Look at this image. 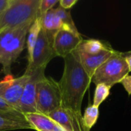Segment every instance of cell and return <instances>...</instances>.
I'll return each instance as SVG.
<instances>
[{
    "label": "cell",
    "instance_id": "obj_5",
    "mask_svg": "<svg viewBox=\"0 0 131 131\" xmlns=\"http://www.w3.org/2000/svg\"><path fill=\"white\" fill-rule=\"evenodd\" d=\"M53 37L41 27L25 73L30 74L37 71H45L48 63L56 57L53 49Z\"/></svg>",
    "mask_w": 131,
    "mask_h": 131
},
{
    "label": "cell",
    "instance_id": "obj_2",
    "mask_svg": "<svg viewBox=\"0 0 131 131\" xmlns=\"http://www.w3.org/2000/svg\"><path fill=\"white\" fill-rule=\"evenodd\" d=\"M41 0H10L7 8L0 14V31L16 27L39 17Z\"/></svg>",
    "mask_w": 131,
    "mask_h": 131
},
{
    "label": "cell",
    "instance_id": "obj_4",
    "mask_svg": "<svg viewBox=\"0 0 131 131\" xmlns=\"http://www.w3.org/2000/svg\"><path fill=\"white\" fill-rule=\"evenodd\" d=\"M38 113L49 115L61 107V96L58 82L51 77H43L36 84Z\"/></svg>",
    "mask_w": 131,
    "mask_h": 131
},
{
    "label": "cell",
    "instance_id": "obj_9",
    "mask_svg": "<svg viewBox=\"0 0 131 131\" xmlns=\"http://www.w3.org/2000/svg\"><path fill=\"white\" fill-rule=\"evenodd\" d=\"M30 79L27 82L20 99L18 110L21 113H38L36 104V84L37 82L45 77V71H37L30 73Z\"/></svg>",
    "mask_w": 131,
    "mask_h": 131
},
{
    "label": "cell",
    "instance_id": "obj_1",
    "mask_svg": "<svg viewBox=\"0 0 131 131\" xmlns=\"http://www.w3.org/2000/svg\"><path fill=\"white\" fill-rule=\"evenodd\" d=\"M64 72L58 82L61 107L82 116L81 105L91 83V77L81 65L77 49L64 57Z\"/></svg>",
    "mask_w": 131,
    "mask_h": 131
},
{
    "label": "cell",
    "instance_id": "obj_14",
    "mask_svg": "<svg viewBox=\"0 0 131 131\" xmlns=\"http://www.w3.org/2000/svg\"><path fill=\"white\" fill-rule=\"evenodd\" d=\"M41 27L49 34L54 36V33L58 30L66 29L64 23L55 12L54 8H51L43 14L40 18Z\"/></svg>",
    "mask_w": 131,
    "mask_h": 131
},
{
    "label": "cell",
    "instance_id": "obj_22",
    "mask_svg": "<svg viewBox=\"0 0 131 131\" xmlns=\"http://www.w3.org/2000/svg\"><path fill=\"white\" fill-rule=\"evenodd\" d=\"M121 83L123 85V86L124 87L125 90L127 92L128 95H129V96H130L131 95V76L128 75V76H127L126 77H124V78L121 80Z\"/></svg>",
    "mask_w": 131,
    "mask_h": 131
},
{
    "label": "cell",
    "instance_id": "obj_21",
    "mask_svg": "<svg viewBox=\"0 0 131 131\" xmlns=\"http://www.w3.org/2000/svg\"><path fill=\"white\" fill-rule=\"evenodd\" d=\"M58 2H60V0H41L38 18H40L48 10L53 8V6L55 5V4H57Z\"/></svg>",
    "mask_w": 131,
    "mask_h": 131
},
{
    "label": "cell",
    "instance_id": "obj_7",
    "mask_svg": "<svg viewBox=\"0 0 131 131\" xmlns=\"http://www.w3.org/2000/svg\"><path fill=\"white\" fill-rule=\"evenodd\" d=\"M32 22H28L21 25L15 38L0 56V64L2 66V72L5 75L11 74V66L12 63L16 61L23 51L26 42L27 34Z\"/></svg>",
    "mask_w": 131,
    "mask_h": 131
},
{
    "label": "cell",
    "instance_id": "obj_8",
    "mask_svg": "<svg viewBox=\"0 0 131 131\" xmlns=\"http://www.w3.org/2000/svg\"><path fill=\"white\" fill-rule=\"evenodd\" d=\"M83 39L79 32L61 29L53 37V49L56 56L66 57L78 49Z\"/></svg>",
    "mask_w": 131,
    "mask_h": 131
},
{
    "label": "cell",
    "instance_id": "obj_18",
    "mask_svg": "<svg viewBox=\"0 0 131 131\" xmlns=\"http://www.w3.org/2000/svg\"><path fill=\"white\" fill-rule=\"evenodd\" d=\"M99 107H97L94 105L88 106L83 116V123L85 128L88 131L93 127V126L97 123L98 116H99Z\"/></svg>",
    "mask_w": 131,
    "mask_h": 131
},
{
    "label": "cell",
    "instance_id": "obj_23",
    "mask_svg": "<svg viewBox=\"0 0 131 131\" xmlns=\"http://www.w3.org/2000/svg\"><path fill=\"white\" fill-rule=\"evenodd\" d=\"M78 1V0H60V5L65 9H68L74 6Z\"/></svg>",
    "mask_w": 131,
    "mask_h": 131
},
{
    "label": "cell",
    "instance_id": "obj_25",
    "mask_svg": "<svg viewBox=\"0 0 131 131\" xmlns=\"http://www.w3.org/2000/svg\"><path fill=\"white\" fill-rule=\"evenodd\" d=\"M9 2L10 0H0V14L7 8Z\"/></svg>",
    "mask_w": 131,
    "mask_h": 131
},
{
    "label": "cell",
    "instance_id": "obj_19",
    "mask_svg": "<svg viewBox=\"0 0 131 131\" xmlns=\"http://www.w3.org/2000/svg\"><path fill=\"white\" fill-rule=\"evenodd\" d=\"M54 9H55L56 13L58 14V15L60 17L62 22L64 23L66 29L71 30V31L74 32H78V29L75 26V24L74 22V20H73L71 15L69 11L62 8L61 5H59L58 7H57Z\"/></svg>",
    "mask_w": 131,
    "mask_h": 131
},
{
    "label": "cell",
    "instance_id": "obj_16",
    "mask_svg": "<svg viewBox=\"0 0 131 131\" xmlns=\"http://www.w3.org/2000/svg\"><path fill=\"white\" fill-rule=\"evenodd\" d=\"M41 29V23L39 18H37L30 26L27 38H26V44H27V49H28V60L31 58L34 48L35 46L39 32Z\"/></svg>",
    "mask_w": 131,
    "mask_h": 131
},
{
    "label": "cell",
    "instance_id": "obj_26",
    "mask_svg": "<svg viewBox=\"0 0 131 131\" xmlns=\"http://www.w3.org/2000/svg\"><path fill=\"white\" fill-rule=\"evenodd\" d=\"M126 60H127V63L130 72H131V56H128V57H126Z\"/></svg>",
    "mask_w": 131,
    "mask_h": 131
},
{
    "label": "cell",
    "instance_id": "obj_11",
    "mask_svg": "<svg viewBox=\"0 0 131 131\" xmlns=\"http://www.w3.org/2000/svg\"><path fill=\"white\" fill-rule=\"evenodd\" d=\"M34 130L20 110L12 109L0 110V131Z\"/></svg>",
    "mask_w": 131,
    "mask_h": 131
},
{
    "label": "cell",
    "instance_id": "obj_12",
    "mask_svg": "<svg viewBox=\"0 0 131 131\" xmlns=\"http://www.w3.org/2000/svg\"><path fill=\"white\" fill-rule=\"evenodd\" d=\"M77 50L81 65L91 77H92L97 69L100 67L106 60H107L115 51L112 48H110L104 49L97 54L91 55L81 52L78 49Z\"/></svg>",
    "mask_w": 131,
    "mask_h": 131
},
{
    "label": "cell",
    "instance_id": "obj_24",
    "mask_svg": "<svg viewBox=\"0 0 131 131\" xmlns=\"http://www.w3.org/2000/svg\"><path fill=\"white\" fill-rule=\"evenodd\" d=\"M12 109H15V108L12 107L11 105H9L6 101H5L0 97V110H12Z\"/></svg>",
    "mask_w": 131,
    "mask_h": 131
},
{
    "label": "cell",
    "instance_id": "obj_15",
    "mask_svg": "<svg viewBox=\"0 0 131 131\" xmlns=\"http://www.w3.org/2000/svg\"><path fill=\"white\" fill-rule=\"evenodd\" d=\"M111 46L109 45L108 42L95 39H90L84 40L81 42L78 49L81 52H83L87 54H97L101 52L104 49H110Z\"/></svg>",
    "mask_w": 131,
    "mask_h": 131
},
{
    "label": "cell",
    "instance_id": "obj_3",
    "mask_svg": "<svg viewBox=\"0 0 131 131\" xmlns=\"http://www.w3.org/2000/svg\"><path fill=\"white\" fill-rule=\"evenodd\" d=\"M130 69L121 53L114 51L112 56L97 69L91 77V82L94 84H105L110 87L121 83L129 75Z\"/></svg>",
    "mask_w": 131,
    "mask_h": 131
},
{
    "label": "cell",
    "instance_id": "obj_17",
    "mask_svg": "<svg viewBox=\"0 0 131 131\" xmlns=\"http://www.w3.org/2000/svg\"><path fill=\"white\" fill-rule=\"evenodd\" d=\"M21 25L16 27L8 28L0 31V56L5 51L6 47L8 46V44L15 38Z\"/></svg>",
    "mask_w": 131,
    "mask_h": 131
},
{
    "label": "cell",
    "instance_id": "obj_20",
    "mask_svg": "<svg viewBox=\"0 0 131 131\" xmlns=\"http://www.w3.org/2000/svg\"><path fill=\"white\" fill-rule=\"evenodd\" d=\"M111 87L105 84H97L96 85V89L94 91L93 105L99 107V106L110 95V90Z\"/></svg>",
    "mask_w": 131,
    "mask_h": 131
},
{
    "label": "cell",
    "instance_id": "obj_10",
    "mask_svg": "<svg viewBox=\"0 0 131 131\" xmlns=\"http://www.w3.org/2000/svg\"><path fill=\"white\" fill-rule=\"evenodd\" d=\"M48 116L65 131H88L84 125L83 116H78L62 107Z\"/></svg>",
    "mask_w": 131,
    "mask_h": 131
},
{
    "label": "cell",
    "instance_id": "obj_13",
    "mask_svg": "<svg viewBox=\"0 0 131 131\" xmlns=\"http://www.w3.org/2000/svg\"><path fill=\"white\" fill-rule=\"evenodd\" d=\"M25 116L34 130L53 131L58 127V124L48 115L40 113H25Z\"/></svg>",
    "mask_w": 131,
    "mask_h": 131
},
{
    "label": "cell",
    "instance_id": "obj_6",
    "mask_svg": "<svg viewBox=\"0 0 131 131\" xmlns=\"http://www.w3.org/2000/svg\"><path fill=\"white\" fill-rule=\"evenodd\" d=\"M29 79L30 75L26 73L18 78L12 74L5 75L0 80V97L12 107L18 110L21 97Z\"/></svg>",
    "mask_w": 131,
    "mask_h": 131
},
{
    "label": "cell",
    "instance_id": "obj_27",
    "mask_svg": "<svg viewBox=\"0 0 131 131\" xmlns=\"http://www.w3.org/2000/svg\"><path fill=\"white\" fill-rule=\"evenodd\" d=\"M121 55H122V56H123L124 58H126V57H128V56H130L131 50L128 51V52H125V53H121Z\"/></svg>",
    "mask_w": 131,
    "mask_h": 131
}]
</instances>
